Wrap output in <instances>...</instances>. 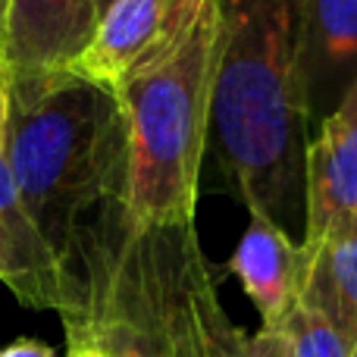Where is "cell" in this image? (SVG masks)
Returning <instances> with one entry per match:
<instances>
[{"instance_id":"obj_9","label":"cell","mask_w":357,"mask_h":357,"mask_svg":"<svg viewBox=\"0 0 357 357\" xmlns=\"http://www.w3.org/2000/svg\"><path fill=\"white\" fill-rule=\"evenodd\" d=\"M298 301L357 345V216L345 213L317 241L301 248Z\"/></svg>"},{"instance_id":"obj_7","label":"cell","mask_w":357,"mask_h":357,"mask_svg":"<svg viewBox=\"0 0 357 357\" xmlns=\"http://www.w3.org/2000/svg\"><path fill=\"white\" fill-rule=\"evenodd\" d=\"M357 82V0H304L301 85L310 138Z\"/></svg>"},{"instance_id":"obj_1","label":"cell","mask_w":357,"mask_h":357,"mask_svg":"<svg viewBox=\"0 0 357 357\" xmlns=\"http://www.w3.org/2000/svg\"><path fill=\"white\" fill-rule=\"evenodd\" d=\"M6 163L29 220L54 254L66 329L88 320L129 216V119L113 88L56 73L10 82Z\"/></svg>"},{"instance_id":"obj_15","label":"cell","mask_w":357,"mask_h":357,"mask_svg":"<svg viewBox=\"0 0 357 357\" xmlns=\"http://www.w3.org/2000/svg\"><path fill=\"white\" fill-rule=\"evenodd\" d=\"M6 135H10V79L0 63V157L6 151Z\"/></svg>"},{"instance_id":"obj_18","label":"cell","mask_w":357,"mask_h":357,"mask_svg":"<svg viewBox=\"0 0 357 357\" xmlns=\"http://www.w3.org/2000/svg\"><path fill=\"white\" fill-rule=\"evenodd\" d=\"M0 47H3V6H0Z\"/></svg>"},{"instance_id":"obj_14","label":"cell","mask_w":357,"mask_h":357,"mask_svg":"<svg viewBox=\"0 0 357 357\" xmlns=\"http://www.w3.org/2000/svg\"><path fill=\"white\" fill-rule=\"evenodd\" d=\"M248 348L251 357H298L291 348V339L282 329H260L257 335H248Z\"/></svg>"},{"instance_id":"obj_8","label":"cell","mask_w":357,"mask_h":357,"mask_svg":"<svg viewBox=\"0 0 357 357\" xmlns=\"http://www.w3.org/2000/svg\"><path fill=\"white\" fill-rule=\"evenodd\" d=\"M345 213L357 216V82L310 138L304 245L317 241Z\"/></svg>"},{"instance_id":"obj_2","label":"cell","mask_w":357,"mask_h":357,"mask_svg":"<svg viewBox=\"0 0 357 357\" xmlns=\"http://www.w3.org/2000/svg\"><path fill=\"white\" fill-rule=\"evenodd\" d=\"M213 132L251 213L307 238L310 123L301 85L304 0H213Z\"/></svg>"},{"instance_id":"obj_12","label":"cell","mask_w":357,"mask_h":357,"mask_svg":"<svg viewBox=\"0 0 357 357\" xmlns=\"http://www.w3.org/2000/svg\"><path fill=\"white\" fill-rule=\"evenodd\" d=\"M188 298L207 357H251L248 335L229 320L226 307L220 301V291H216L201 241H195L188 251Z\"/></svg>"},{"instance_id":"obj_17","label":"cell","mask_w":357,"mask_h":357,"mask_svg":"<svg viewBox=\"0 0 357 357\" xmlns=\"http://www.w3.org/2000/svg\"><path fill=\"white\" fill-rule=\"evenodd\" d=\"M69 357H104L94 345H69Z\"/></svg>"},{"instance_id":"obj_10","label":"cell","mask_w":357,"mask_h":357,"mask_svg":"<svg viewBox=\"0 0 357 357\" xmlns=\"http://www.w3.org/2000/svg\"><path fill=\"white\" fill-rule=\"evenodd\" d=\"M232 276L260 310L266 329H279L298 304L301 248L266 216L251 213L245 235L229 260Z\"/></svg>"},{"instance_id":"obj_6","label":"cell","mask_w":357,"mask_h":357,"mask_svg":"<svg viewBox=\"0 0 357 357\" xmlns=\"http://www.w3.org/2000/svg\"><path fill=\"white\" fill-rule=\"evenodd\" d=\"M98 29V0H3L0 63L10 82L75 66Z\"/></svg>"},{"instance_id":"obj_19","label":"cell","mask_w":357,"mask_h":357,"mask_svg":"<svg viewBox=\"0 0 357 357\" xmlns=\"http://www.w3.org/2000/svg\"><path fill=\"white\" fill-rule=\"evenodd\" d=\"M107 3H110V0H98V19H100V13L107 10Z\"/></svg>"},{"instance_id":"obj_11","label":"cell","mask_w":357,"mask_h":357,"mask_svg":"<svg viewBox=\"0 0 357 357\" xmlns=\"http://www.w3.org/2000/svg\"><path fill=\"white\" fill-rule=\"evenodd\" d=\"M151 285L167 329L169 357H207L188 298V251L197 241L195 222L185 226H138Z\"/></svg>"},{"instance_id":"obj_13","label":"cell","mask_w":357,"mask_h":357,"mask_svg":"<svg viewBox=\"0 0 357 357\" xmlns=\"http://www.w3.org/2000/svg\"><path fill=\"white\" fill-rule=\"evenodd\" d=\"M279 329L291 339L298 357H351V345L339 335V329L310 307H304L301 301L291 307Z\"/></svg>"},{"instance_id":"obj_4","label":"cell","mask_w":357,"mask_h":357,"mask_svg":"<svg viewBox=\"0 0 357 357\" xmlns=\"http://www.w3.org/2000/svg\"><path fill=\"white\" fill-rule=\"evenodd\" d=\"M204 3L207 0H110L73 73L116 91L173 54Z\"/></svg>"},{"instance_id":"obj_16","label":"cell","mask_w":357,"mask_h":357,"mask_svg":"<svg viewBox=\"0 0 357 357\" xmlns=\"http://www.w3.org/2000/svg\"><path fill=\"white\" fill-rule=\"evenodd\" d=\"M0 357H54V351L35 339H22V342H13L10 348H3Z\"/></svg>"},{"instance_id":"obj_21","label":"cell","mask_w":357,"mask_h":357,"mask_svg":"<svg viewBox=\"0 0 357 357\" xmlns=\"http://www.w3.org/2000/svg\"><path fill=\"white\" fill-rule=\"evenodd\" d=\"M0 6H3V0H0Z\"/></svg>"},{"instance_id":"obj_3","label":"cell","mask_w":357,"mask_h":357,"mask_svg":"<svg viewBox=\"0 0 357 357\" xmlns=\"http://www.w3.org/2000/svg\"><path fill=\"white\" fill-rule=\"evenodd\" d=\"M216 3L182 44L116 88L129 119V216L135 226L195 222L197 178L213 129Z\"/></svg>"},{"instance_id":"obj_20","label":"cell","mask_w":357,"mask_h":357,"mask_svg":"<svg viewBox=\"0 0 357 357\" xmlns=\"http://www.w3.org/2000/svg\"><path fill=\"white\" fill-rule=\"evenodd\" d=\"M351 357H357V345H354V348H351Z\"/></svg>"},{"instance_id":"obj_5","label":"cell","mask_w":357,"mask_h":357,"mask_svg":"<svg viewBox=\"0 0 357 357\" xmlns=\"http://www.w3.org/2000/svg\"><path fill=\"white\" fill-rule=\"evenodd\" d=\"M66 342L94 345L104 357H169L138 226H132L88 320L66 329Z\"/></svg>"}]
</instances>
